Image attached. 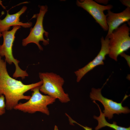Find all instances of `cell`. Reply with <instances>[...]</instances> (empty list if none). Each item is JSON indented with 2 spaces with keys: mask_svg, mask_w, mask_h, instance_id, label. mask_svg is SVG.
Listing matches in <instances>:
<instances>
[{
  "mask_svg": "<svg viewBox=\"0 0 130 130\" xmlns=\"http://www.w3.org/2000/svg\"><path fill=\"white\" fill-rule=\"evenodd\" d=\"M106 22L108 27L106 37H108L113 31L123 23L129 21L130 19V7L127 8L122 12L114 13L110 10L107 11Z\"/></svg>",
  "mask_w": 130,
  "mask_h": 130,
  "instance_id": "10",
  "label": "cell"
},
{
  "mask_svg": "<svg viewBox=\"0 0 130 130\" xmlns=\"http://www.w3.org/2000/svg\"><path fill=\"white\" fill-rule=\"evenodd\" d=\"M96 1H97V2L105 4H107L108 1V0H97Z\"/></svg>",
  "mask_w": 130,
  "mask_h": 130,
  "instance_id": "17",
  "label": "cell"
},
{
  "mask_svg": "<svg viewBox=\"0 0 130 130\" xmlns=\"http://www.w3.org/2000/svg\"><path fill=\"white\" fill-rule=\"evenodd\" d=\"M69 121L70 122V124L71 125H74L73 124L75 123L77 124L79 126L82 127L85 130H93L92 128L86 126H83L71 118L69 119Z\"/></svg>",
  "mask_w": 130,
  "mask_h": 130,
  "instance_id": "14",
  "label": "cell"
},
{
  "mask_svg": "<svg viewBox=\"0 0 130 130\" xmlns=\"http://www.w3.org/2000/svg\"><path fill=\"white\" fill-rule=\"evenodd\" d=\"M0 5H1V6L3 7V8L4 9H5V7L3 6L2 3V1L0 0Z\"/></svg>",
  "mask_w": 130,
  "mask_h": 130,
  "instance_id": "18",
  "label": "cell"
},
{
  "mask_svg": "<svg viewBox=\"0 0 130 130\" xmlns=\"http://www.w3.org/2000/svg\"><path fill=\"white\" fill-rule=\"evenodd\" d=\"M39 75L43 81L42 84L39 87L40 91L58 99L63 103L70 101L68 94L65 92L63 88L64 83L63 78L52 72H39Z\"/></svg>",
  "mask_w": 130,
  "mask_h": 130,
  "instance_id": "2",
  "label": "cell"
},
{
  "mask_svg": "<svg viewBox=\"0 0 130 130\" xmlns=\"http://www.w3.org/2000/svg\"><path fill=\"white\" fill-rule=\"evenodd\" d=\"M101 50L95 58L83 67L79 69L74 73L77 77V81L79 82L88 72L96 66L104 65V60L106 56L109 52V39L106 37L105 39L102 37L101 38Z\"/></svg>",
  "mask_w": 130,
  "mask_h": 130,
  "instance_id": "9",
  "label": "cell"
},
{
  "mask_svg": "<svg viewBox=\"0 0 130 130\" xmlns=\"http://www.w3.org/2000/svg\"><path fill=\"white\" fill-rule=\"evenodd\" d=\"M93 102L97 105L100 112V115L99 116L97 117L95 115L93 116L94 118L97 120L98 122L97 125L95 128V130H99L106 126L109 127L115 130H130V127L125 128L119 126L114 121L112 124L108 123L106 120L105 117L99 105L96 102L95 100H93Z\"/></svg>",
  "mask_w": 130,
  "mask_h": 130,
  "instance_id": "12",
  "label": "cell"
},
{
  "mask_svg": "<svg viewBox=\"0 0 130 130\" xmlns=\"http://www.w3.org/2000/svg\"><path fill=\"white\" fill-rule=\"evenodd\" d=\"M42 84L41 80L34 83L25 84L20 81L12 78L7 72L6 61L0 56V96L3 95L5 97L6 109H13L20 100H28L31 96L25 95L24 94Z\"/></svg>",
  "mask_w": 130,
  "mask_h": 130,
  "instance_id": "1",
  "label": "cell"
},
{
  "mask_svg": "<svg viewBox=\"0 0 130 130\" xmlns=\"http://www.w3.org/2000/svg\"><path fill=\"white\" fill-rule=\"evenodd\" d=\"M130 28L124 24L114 30L107 37L109 39L108 54L116 61L119 55L130 47Z\"/></svg>",
  "mask_w": 130,
  "mask_h": 130,
  "instance_id": "4",
  "label": "cell"
},
{
  "mask_svg": "<svg viewBox=\"0 0 130 130\" xmlns=\"http://www.w3.org/2000/svg\"><path fill=\"white\" fill-rule=\"evenodd\" d=\"M39 13L36 14L37 20L34 26L30 29V33L28 36L22 40V44L25 46L31 43H33L37 45L39 49L43 50V48L39 44L40 41H43V44L46 46L49 44V40L45 39L44 35L48 38V33L44 29L43 21L44 15L48 11V7L46 5L40 6Z\"/></svg>",
  "mask_w": 130,
  "mask_h": 130,
  "instance_id": "6",
  "label": "cell"
},
{
  "mask_svg": "<svg viewBox=\"0 0 130 130\" xmlns=\"http://www.w3.org/2000/svg\"><path fill=\"white\" fill-rule=\"evenodd\" d=\"M39 87L31 89L32 91V96L28 101L24 103H18L13 109L30 114L39 112L49 115L50 111L47 106L53 104L56 99L50 96L42 94L40 92Z\"/></svg>",
  "mask_w": 130,
  "mask_h": 130,
  "instance_id": "3",
  "label": "cell"
},
{
  "mask_svg": "<svg viewBox=\"0 0 130 130\" xmlns=\"http://www.w3.org/2000/svg\"><path fill=\"white\" fill-rule=\"evenodd\" d=\"M2 36V35L1 33L0 32V38Z\"/></svg>",
  "mask_w": 130,
  "mask_h": 130,
  "instance_id": "20",
  "label": "cell"
},
{
  "mask_svg": "<svg viewBox=\"0 0 130 130\" xmlns=\"http://www.w3.org/2000/svg\"><path fill=\"white\" fill-rule=\"evenodd\" d=\"M107 81L101 88H92L90 93V97L91 100H97L101 102L104 106V109L103 113L105 117L110 119L113 117V115H119L122 113L127 114L130 112V110L127 107L122 106L123 102L127 98L125 96L123 101L120 103L115 102L112 100L104 97L101 93V90Z\"/></svg>",
  "mask_w": 130,
  "mask_h": 130,
  "instance_id": "7",
  "label": "cell"
},
{
  "mask_svg": "<svg viewBox=\"0 0 130 130\" xmlns=\"http://www.w3.org/2000/svg\"><path fill=\"white\" fill-rule=\"evenodd\" d=\"M20 26H13L12 29L10 31H6L1 33L3 37V42L0 45V56L5 57V61L9 65L12 63L15 67V70L13 74V77L17 78L20 77L22 79L28 76L26 71L22 70L19 65V61L14 58L13 54L12 48L14 40L15 34L20 27Z\"/></svg>",
  "mask_w": 130,
  "mask_h": 130,
  "instance_id": "5",
  "label": "cell"
},
{
  "mask_svg": "<svg viewBox=\"0 0 130 130\" xmlns=\"http://www.w3.org/2000/svg\"><path fill=\"white\" fill-rule=\"evenodd\" d=\"M54 130H58V127L56 125H55L54 127Z\"/></svg>",
  "mask_w": 130,
  "mask_h": 130,
  "instance_id": "19",
  "label": "cell"
},
{
  "mask_svg": "<svg viewBox=\"0 0 130 130\" xmlns=\"http://www.w3.org/2000/svg\"><path fill=\"white\" fill-rule=\"evenodd\" d=\"M120 1L124 5L127 7H130V0H122Z\"/></svg>",
  "mask_w": 130,
  "mask_h": 130,
  "instance_id": "16",
  "label": "cell"
},
{
  "mask_svg": "<svg viewBox=\"0 0 130 130\" xmlns=\"http://www.w3.org/2000/svg\"><path fill=\"white\" fill-rule=\"evenodd\" d=\"M6 109L5 100L3 95L0 96V116L5 113Z\"/></svg>",
  "mask_w": 130,
  "mask_h": 130,
  "instance_id": "13",
  "label": "cell"
},
{
  "mask_svg": "<svg viewBox=\"0 0 130 130\" xmlns=\"http://www.w3.org/2000/svg\"><path fill=\"white\" fill-rule=\"evenodd\" d=\"M27 8L26 6H23L18 12L12 14L7 12L5 18L2 20L0 19V32L1 33L8 31L12 26H21L25 28L30 27L32 25V22L23 23L20 21V17L25 12Z\"/></svg>",
  "mask_w": 130,
  "mask_h": 130,
  "instance_id": "11",
  "label": "cell"
},
{
  "mask_svg": "<svg viewBox=\"0 0 130 130\" xmlns=\"http://www.w3.org/2000/svg\"><path fill=\"white\" fill-rule=\"evenodd\" d=\"M76 4L91 15L104 31L108 30V27L106 20L107 16L104 14V11L110 10L113 7L112 5H102L92 0H78Z\"/></svg>",
  "mask_w": 130,
  "mask_h": 130,
  "instance_id": "8",
  "label": "cell"
},
{
  "mask_svg": "<svg viewBox=\"0 0 130 130\" xmlns=\"http://www.w3.org/2000/svg\"><path fill=\"white\" fill-rule=\"evenodd\" d=\"M121 56L122 57H124L127 61L128 64L129 66L130 67V56L128 55L125 54L124 52H123L120 54Z\"/></svg>",
  "mask_w": 130,
  "mask_h": 130,
  "instance_id": "15",
  "label": "cell"
}]
</instances>
